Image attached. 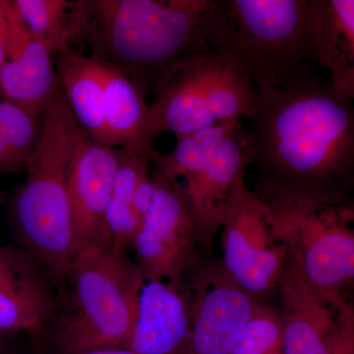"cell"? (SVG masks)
Wrapping results in <instances>:
<instances>
[{"label": "cell", "instance_id": "e0dca14e", "mask_svg": "<svg viewBox=\"0 0 354 354\" xmlns=\"http://www.w3.org/2000/svg\"><path fill=\"white\" fill-rule=\"evenodd\" d=\"M51 55L32 35L19 55L0 70V97L43 120L46 106L60 87Z\"/></svg>", "mask_w": 354, "mask_h": 354}, {"label": "cell", "instance_id": "277c9868", "mask_svg": "<svg viewBox=\"0 0 354 354\" xmlns=\"http://www.w3.org/2000/svg\"><path fill=\"white\" fill-rule=\"evenodd\" d=\"M79 123L62 86L44 111L41 134L27 162V178L8 209L20 247L55 278L65 277L78 246L72 223L68 171Z\"/></svg>", "mask_w": 354, "mask_h": 354}, {"label": "cell", "instance_id": "5b68a950", "mask_svg": "<svg viewBox=\"0 0 354 354\" xmlns=\"http://www.w3.org/2000/svg\"><path fill=\"white\" fill-rule=\"evenodd\" d=\"M65 276L71 285L68 313L58 332L66 354L129 348L146 281L125 248L106 239L78 251Z\"/></svg>", "mask_w": 354, "mask_h": 354}, {"label": "cell", "instance_id": "4316f807", "mask_svg": "<svg viewBox=\"0 0 354 354\" xmlns=\"http://www.w3.org/2000/svg\"><path fill=\"white\" fill-rule=\"evenodd\" d=\"M153 190H155V181H153V177L149 176L148 178L140 183L136 191H135L132 199V206L137 214L141 216L142 220L150 209Z\"/></svg>", "mask_w": 354, "mask_h": 354}, {"label": "cell", "instance_id": "7a4b0ae2", "mask_svg": "<svg viewBox=\"0 0 354 354\" xmlns=\"http://www.w3.org/2000/svg\"><path fill=\"white\" fill-rule=\"evenodd\" d=\"M209 0H77V44L157 95L177 68L211 55L204 35Z\"/></svg>", "mask_w": 354, "mask_h": 354}, {"label": "cell", "instance_id": "7402d4cb", "mask_svg": "<svg viewBox=\"0 0 354 354\" xmlns=\"http://www.w3.org/2000/svg\"><path fill=\"white\" fill-rule=\"evenodd\" d=\"M234 123L236 122L220 123L177 139L176 148L171 153L160 152L153 147L149 158L157 165L158 174L169 180L177 181L184 172L220 145Z\"/></svg>", "mask_w": 354, "mask_h": 354}, {"label": "cell", "instance_id": "7c38bea8", "mask_svg": "<svg viewBox=\"0 0 354 354\" xmlns=\"http://www.w3.org/2000/svg\"><path fill=\"white\" fill-rule=\"evenodd\" d=\"M118 149L93 139L79 127L68 171V194L72 223L78 246L109 239L104 215L111 199Z\"/></svg>", "mask_w": 354, "mask_h": 354}, {"label": "cell", "instance_id": "f546056e", "mask_svg": "<svg viewBox=\"0 0 354 354\" xmlns=\"http://www.w3.org/2000/svg\"><path fill=\"white\" fill-rule=\"evenodd\" d=\"M3 335L2 333H0V339H1V335Z\"/></svg>", "mask_w": 354, "mask_h": 354}, {"label": "cell", "instance_id": "83f0119b", "mask_svg": "<svg viewBox=\"0 0 354 354\" xmlns=\"http://www.w3.org/2000/svg\"><path fill=\"white\" fill-rule=\"evenodd\" d=\"M10 1L0 0V70L8 59V8Z\"/></svg>", "mask_w": 354, "mask_h": 354}, {"label": "cell", "instance_id": "9a60e30c", "mask_svg": "<svg viewBox=\"0 0 354 354\" xmlns=\"http://www.w3.org/2000/svg\"><path fill=\"white\" fill-rule=\"evenodd\" d=\"M191 320L189 288L179 281H146L129 349L136 354H179Z\"/></svg>", "mask_w": 354, "mask_h": 354}, {"label": "cell", "instance_id": "30bf717a", "mask_svg": "<svg viewBox=\"0 0 354 354\" xmlns=\"http://www.w3.org/2000/svg\"><path fill=\"white\" fill-rule=\"evenodd\" d=\"M148 213L135 239L137 262L146 281H179L196 262L194 221L178 181L156 172Z\"/></svg>", "mask_w": 354, "mask_h": 354}, {"label": "cell", "instance_id": "d6986e66", "mask_svg": "<svg viewBox=\"0 0 354 354\" xmlns=\"http://www.w3.org/2000/svg\"><path fill=\"white\" fill-rule=\"evenodd\" d=\"M57 58L58 80L77 122L95 141L109 147L99 62L72 48L58 53Z\"/></svg>", "mask_w": 354, "mask_h": 354}, {"label": "cell", "instance_id": "cb8c5ba5", "mask_svg": "<svg viewBox=\"0 0 354 354\" xmlns=\"http://www.w3.org/2000/svg\"><path fill=\"white\" fill-rule=\"evenodd\" d=\"M149 153L134 149H118L111 198L131 205L135 191L149 177ZM133 207V206H132Z\"/></svg>", "mask_w": 354, "mask_h": 354}, {"label": "cell", "instance_id": "6da1fadb", "mask_svg": "<svg viewBox=\"0 0 354 354\" xmlns=\"http://www.w3.org/2000/svg\"><path fill=\"white\" fill-rule=\"evenodd\" d=\"M353 100L311 79L257 90L246 129L252 164L268 181L334 203H351Z\"/></svg>", "mask_w": 354, "mask_h": 354}, {"label": "cell", "instance_id": "52a82bcc", "mask_svg": "<svg viewBox=\"0 0 354 354\" xmlns=\"http://www.w3.org/2000/svg\"><path fill=\"white\" fill-rule=\"evenodd\" d=\"M257 90L225 58L212 53L181 65L150 106L153 138L169 132L177 139L248 116Z\"/></svg>", "mask_w": 354, "mask_h": 354}, {"label": "cell", "instance_id": "8992f818", "mask_svg": "<svg viewBox=\"0 0 354 354\" xmlns=\"http://www.w3.org/2000/svg\"><path fill=\"white\" fill-rule=\"evenodd\" d=\"M274 234L307 279L335 302L354 278L353 203H334L262 181L254 191Z\"/></svg>", "mask_w": 354, "mask_h": 354}, {"label": "cell", "instance_id": "ffe728a7", "mask_svg": "<svg viewBox=\"0 0 354 354\" xmlns=\"http://www.w3.org/2000/svg\"><path fill=\"white\" fill-rule=\"evenodd\" d=\"M26 27L50 51L58 55L78 41L77 0H14Z\"/></svg>", "mask_w": 354, "mask_h": 354}, {"label": "cell", "instance_id": "9c48e42d", "mask_svg": "<svg viewBox=\"0 0 354 354\" xmlns=\"http://www.w3.org/2000/svg\"><path fill=\"white\" fill-rule=\"evenodd\" d=\"M252 164L250 142L241 121L234 123L218 148L199 160L179 183L194 221L198 243L213 248L230 207L246 187L244 176Z\"/></svg>", "mask_w": 354, "mask_h": 354}, {"label": "cell", "instance_id": "8fae6325", "mask_svg": "<svg viewBox=\"0 0 354 354\" xmlns=\"http://www.w3.org/2000/svg\"><path fill=\"white\" fill-rule=\"evenodd\" d=\"M189 333L179 354H232L257 302L223 266L200 270L189 288Z\"/></svg>", "mask_w": 354, "mask_h": 354}, {"label": "cell", "instance_id": "603a6c76", "mask_svg": "<svg viewBox=\"0 0 354 354\" xmlns=\"http://www.w3.org/2000/svg\"><path fill=\"white\" fill-rule=\"evenodd\" d=\"M232 354H283V330L279 310L257 304Z\"/></svg>", "mask_w": 354, "mask_h": 354}, {"label": "cell", "instance_id": "f1b7e54d", "mask_svg": "<svg viewBox=\"0 0 354 354\" xmlns=\"http://www.w3.org/2000/svg\"><path fill=\"white\" fill-rule=\"evenodd\" d=\"M84 354H136L129 348H111L97 349V351H90V353Z\"/></svg>", "mask_w": 354, "mask_h": 354}, {"label": "cell", "instance_id": "4fadbf2b", "mask_svg": "<svg viewBox=\"0 0 354 354\" xmlns=\"http://www.w3.org/2000/svg\"><path fill=\"white\" fill-rule=\"evenodd\" d=\"M277 288L283 354H329L346 301L335 302L324 295L290 260L281 271Z\"/></svg>", "mask_w": 354, "mask_h": 354}, {"label": "cell", "instance_id": "3957f363", "mask_svg": "<svg viewBox=\"0 0 354 354\" xmlns=\"http://www.w3.org/2000/svg\"><path fill=\"white\" fill-rule=\"evenodd\" d=\"M204 35L256 90L318 77L312 0H209Z\"/></svg>", "mask_w": 354, "mask_h": 354}, {"label": "cell", "instance_id": "ac0fdd59", "mask_svg": "<svg viewBox=\"0 0 354 354\" xmlns=\"http://www.w3.org/2000/svg\"><path fill=\"white\" fill-rule=\"evenodd\" d=\"M101 66L109 147L150 153L153 148L150 106L145 95L118 70Z\"/></svg>", "mask_w": 354, "mask_h": 354}, {"label": "cell", "instance_id": "44dd1931", "mask_svg": "<svg viewBox=\"0 0 354 354\" xmlns=\"http://www.w3.org/2000/svg\"><path fill=\"white\" fill-rule=\"evenodd\" d=\"M41 121L0 97V174L26 171L39 141Z\"/></svg>", "mask_w": 354, "mask_h": 354}, {"label": "cell", "instance_id": "d4e9b609", "mask_svg": "<svg viewBox=\"0 0 354 354\" xmlns=\"http://www.w3.org/2000/svg\"><path fill=\"white\" fill-rule=\"evenodd\" d=\"M142 221L131 205L111 198L104 215V225L109 239L114 243L123 248L133 245Z\"/></svg>", "mask_w": 354, "mask_h": 354}, {"label": "cell", "instance_id": "ba28073f", "mask_svg": "<svg viewBox=\"0 0 354 354\" xmlns=\"http://www.w3.org/2000/svg\"><path fill=\"white\" fill-rule=\"evenodd\" d=\"M221 230L223 267L228 276L253 298L276 290L288 251L274 234L267 207L254 191H241Z\"/></svg>", "mask_w": 354, "mask_h": 354}, {"label": "cell", "instance_id": "5bb4252c", "mask_svg": "<svg viewBox=\"0 0 354 354\" xmlns=\"http://www.w3.org/2000/svg\"><path fill=\"white\" fill-rule=\"evenodd\" d=\"M50 274L22 247L0 246V333L39 329L57 308Z\"/></svg>", "mask_w": 354, "mask_h": 354}, {"label": "cell", "instance_id": "484cf974", "mask_svg": "<svg viewBox=\"0 0 354 354\" xmlns=\"http://www.w3.org/2000/svg\"><path fill=\"white\" fill-rule=\"evenodd\" d=\"M329 354H354V309L349 302H344L339 311V329Z\"/></svg>", "mask_w": 354, "mask_h": 354}, {"label": "cell", "instance_id": "2e32d148", "mask_svg": "<svg viewBox=\"0 0 354 354\" xmlns=\"http://www.w3.org/2000/svg\"><path fill=\"white\" fill-rule=\"evenodd\" d=\"M317 62L332 74L330 87L354 99V1L312 0Z\"/></svg>", "mask_w": 354, "mask_h": 354}]
</instances>
